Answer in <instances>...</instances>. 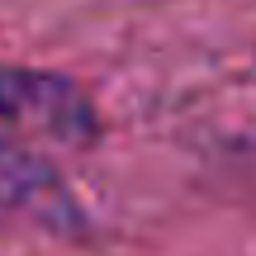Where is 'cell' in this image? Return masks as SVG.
<instances>
[{"label": "cell", "mask_w": 256, "mask_h": 256, "mask_svg": "<svg viewBox=\"0 0 256 256\" xmlns=\"http://www.w3.org/2000/svg\"><path fill=\"white\" fill-rule=\"evenodd\" d=\"M0 214L28 218L48 232H81L86 214L57 166L38 147H24L0 133Z\"/></svg>", "instance_id": "7a4b0ae2"}, {"label": "cell", "mask_w": 256, "mask_h": 256, "mask_svg": "<svg viewBox=\"0 0 256 256\" xmlns=\"http://www.w3.org/2000/svg\"><path fill=\"white\" fill-rule=\"evenodd\" d=\"M0 133L24 147L86 152L100 142V114L76 81L38 66H0Z\"/></svg>", "instance_id": "6da1fadb"}]
</instances>
